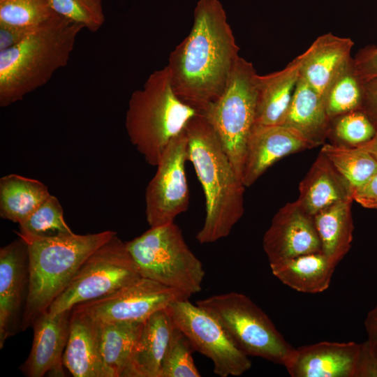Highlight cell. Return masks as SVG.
<instances>
[{"mask_svg":"<svg viewBox=\"0 0 377 377\" xmlns=\"http://www.w3.org/2000/svg\"><path fill=\"white\" fill-rule=\"evenodd\" d=\"M239 50L220 1L199 0L191 29L166 66L176 94L200 112L223 93Z\"/></svg>","mask_w":377,"mask_h":377,"instance_id":"6da1fadb","label":"cell"},{"mask_svg":"<svg viewBox=\"0 0 377 377\" xmlns=\"http://www.w3.org/2000/svg\"><path fill=\"white\" fill-rule=\"evenodd\" d=\"M188 161L195 169L205 199V216L196 235L200 244L226 237L244 212L245 186L235 172L218 135L198 113L186 128Z\"/></svg>","mask_w":377,"mask_h":377,"instance_id":"7a4b0ae2","label":"cell"},{"mask_svg":"<svg viewBox=\"0 0 377 377\" xmlns=\"http://www.w3.org/2000/svg\"><path fill=\"white\" fill-rule=\"evenodd\" d=\"M83 29L57 15L17 45L0 51V106L22 100L66 66Z\"/></svg>","mask_w":377,"mask_h":377,"instance_id":"3957f363","label":"cell"},{"mask_svg":"<svg viewBox=\"0 0 377 377\" xmlns=\"http://www.w3.org/2000/svg\"><path fill=\"white\" fill-rule=\"evenodd\" d=\"M198 113L176 94L165 66L151 73L143 87L131 94L125 128L146 162L156 166L169 142Z\"/></svg>","mask_w":377,"mask_h":377,"instance_id":"277c9868","label":"cell"},{"mask_svg":"<svg viewBox=\"0 0 377 377\" xmlns=\"http://www.w3.org/2000/svg\"><path fill=\"white\" fill-rule=\"evenodd\" d=\"M117 233L112 230L73 233L27 243L29 288L21 331L47 311L84 260Z\"/></svg>","mask_w":377,"mask_h":377,"instance_id":"5b68a950","label":"cell"},{"mask_svg":"<svg viewBox=\"0 0 377 377\" xmlns=\"http://www.w3.org/2000/svg\"><path fill=\"white\" fill-rule=\"evenodd\" d=\"M126 245L142 277L188 297L201 290L205 274L202 264L174 222L150 227Z\"/></svg>","mask_w":377,"mask_h":377,"instance_id":"8992f818","label":"cell"},{"mask_svg":"<svg viewBox=\"0 0 377 377\" xmlns=\"http://www.w3.org/2000/svg\"><path fill=\"white\" fill-rule=\"evenodd\" d=\"M195 304L214 316L237 348L249 357H261L286 368L293 361L296 348L246 295L230 292L198 300Z\"/></svg>","mask_w":377,"mask_h":377,"instance_id":"52a82bcc","label":"cell"},{"mask_svg":"<svg viewBox=\"0 0 377 377\" xmlns=\"http://www.w3.org/2000/svg\"><path fill=\"white\" fill-rule=\"evenodd\" d=\"M258 74L239 57L223 93L199 113L215 131L242 179L248 139L255 124Z\"/></svg>","mask_w":377,"mask_h":377,"instance_id":"ba28073f","label":"cell"},{"mask_svg":"<svg viewBox=\"0 0 377 377\" xmlns=\"http://www.w3.org/2000/svg\"><path fill=\"white\" fill-rule=\"evenodd\" d=\"M140 277L126 243L116 234L84 260L47 312L71 310L79 304L112 294Z\"/></svg>","mask_w":377,"mask_h":377,"instance_id":"9c48e42d","label":"cell"},{"mask_svg":"<svg viewBox=\"0 0 377 377\" xmlns=\"http://www.w3.org/2000/svg\"><path fill=\"white\" fill-rule=\"evenodd\" d=\"M165 310L195 351L212 360L216 375L239 376L251 369L249 357L237 348L219 321L206 310L193 304L188 298L172 302Z\"/></svg>","mask_w":377,"mask_h":377,"instance_id":"30bf717a","label":"cell"},{"mask_svg":"<svg viewBox=\"0 0 377 377\" xmlns=\"http://www.w3.org/2000/svg\"><path fill=\"white\" fill-rule=\"evenodd\" d=\"M188 161L186 130L168 145L145 192V214L150 227L174 222L189 205V190L185 173Z\"/></svg>","mask_w":377,"mask_h":377,"instance_id":"8fae6325","label":"cell"},{"mask_svg":"<svg viewBox=\"0 0 377 377\" xmlns=\"http://www.w3.org/2000/svg\"><path fill=\"white\" fill-rule=\"evenodd\" d=\"M188 297L181 291L141 276L112 294L73 308L99 322H144L172 302Z\"/></svg>","mask_w":377,"mask_h":377,"instance_id":"7c38bea8","label":"cell"},{"mask_svg":"<svg viewBox=\"0 0 377 377\" xmlns=\"http://www.w3.org/2000/svg\"><path fill=\"white\" fill-rule=\"evenodd\" d=\"M29 288L27 243L19 237L0 249V348L21 331Z\"/></svg>","mask_w":377,"mask_h":377,"instance_id":"4fadbf2b","label":"cell"},{"mask_svg":"<svg viewBox=\"0 0 377 377\" xmlns=\"http://www.w3.org/2000/svg\"><path fill=\"white\" fill-rule=\"evenodd\" d=\"M263 247L269 264L321 252L313 216L297 201L286 204L272 218L263 236Z\"/></svg>","mask_w":377,"mask_h":377,"instance_id":"5bb4252c","label":"cell"},{"mask_svg":"<svg viewBox=\"0 0 377 377\" xmlns=\"http://www.w3.org/2000/svg\"><path fill=\"white\" fill-rule=\"evenodd\" d=\"M71 313V310L54 314L47 311L35 320L31 349L20 367L24 376H64L63 355L69 334Z\"/></svg>","mask_w":377,"mask_h":377,"instance_id":"9a60e30c","label":"cell"},{"mask_svg":"<svg viewBox=\"0 0 377 377\" xmlns=\"http://www.w3.org/2000/svg\"><path fill=\"white\" fill-rule=\"evenodd\" d=\"M361 343L321 341L296 348L292 377H357Z\"/></svg>","mask_w":377,"mask_h":377,"instance_id":"2e32d148","label":"cell"},{"mask_svg":"<svg viewBox=\"0 0 377 377\" xmlns=\"http://www.w3.org/2000/svg\"><path fill=\"white\" fill-rule=\"evenodd\" d=\"M307 149L304 140L282 125L254 124L246 144L242 183L245 187L251 186L283 157Z\"/></svg>","mask_w":377,"mask_h":377,"instance_id":"e0dca14e","label":"cell"},{"mask_svg":"<svg viewBox=\"0 0 377 377\" xmlns=\"http://www.w3.org/2000/svg\"><path fill=\"white\" fill-rule=\"evenodd\" d=\"M63 364L74 377H114L101 354L97 322L74 308Z\"/></svg>","mask_w":377,"mask_h":377,"instance_id":"ac0fdd59","label":"cell"},{"mask_svg":"<svg viewBox=\"0 0 377 377\" xmlns=\"http://www.w3.org/2000/svg\"><path fill=\"white\" fill-rule=\"evenodd\" d=\"M354 43L349 38L327 33L318 37L297 57L300 77L324 100L325 92L345 64L352 58Z\"/></svg>","mask_w":377,"mask_h":377,"instance_id":"d6986e66","label":"cell"},{"mask_svg":"<svg viewBox=\"0 0 377 377\" xmlns=\"http://www.w3.org/2000/svg\"><path fill=\"white\" fill-rule=\"evenodd\" d=\"M174 327L165 309L150 316L144 322L121 377H160L162 362Z\"/></svg>","mask_w":377,"mask_h":377,"instance_id":"ffe728a7","label":"cell"},{"mask_svg":"<svg viewBox=\"0 0 377 377\" xmlns=\"http://www.w3.org/2000/svg\"><path fill=\"white\" fill-rule=\"evenodd\" d=\"M299 191L296 201L312 216L337 202L353 200L352 186L321 151L301 181Z\"/></svg>","mask_w":377,"mask_h":377,"instance_id":"44dd1931","label":"cell"},{"mask_svg":"<svg viewBox=\"0 0 377 377\" xmlns=\"http://www.w3.org/2000/svg\"><path fill=\"white\" fill-rule=\"evenodd\" d=\"M330 122L323 98L300 76L281 125L297 133L311 149L325 144Z\"/></svg>","mask_w":377,"mask_h":377,"instance_id":"7402d4cb","label":"cell"},{"mask_svg":"<svg viewBox=\"0 0 377 377\" xmlns=\"http://www.w3.org/2000/svg\"><path fill=\"white\" fill-rule=\"evenodd\" d=\"M300 76L297 57L281 71L258 75L255 124H281Z\"/></svg>","mask_w":377,"mask_h":377,"instance_id":"603a6c76","label":"cell"},{"mask_svg":"<svg viewBox=\"0 0 377 377\" xmlns=\"http://www.w3.org/2000/svg\"><path fill=\"white\" fill-rule=\"evenodd\" d=\"M270 269L284 285L304 293L326 290L337 265L322 252L301 255L269 264Z\"/></svg>","mask_w":377,"mask_h":377,"instance_id":"cb8c5ba5","label":"cell"},{"mask_svg":"<svg viewBox=\"0 0 377 377\" xmlns=\"http://www.w3.org/2000/svg\"><path fill=\"white\" fill-rule=\"evenodd\" d=\"M353 200L332 205L313 216L321 252L337 265L349 251L353 242Z\"/></svg>","mask_w":377,"mask_h":377,"instance_id":"d4e9b609","label":"cell"},{"mask_svg":"<svg viewBox=\"0 0 377 377\" xmlns=\"http://www.w3.org/2000/svg\"><path fill=\"white\" fill-rule=\"evenodd\" d=\"M41 182L17 174L0 179V216L18 224L28 219L50 195Z\"/></svg>","mask_w":377,"mask_h":377,"instance_id":"484cf974","label":"cell"},{"mask_svg":"<svg viewBox=\"0 0 377 377\" xmlns=\"http://www.w3.org/2000/svg\"><path fill=\"white\" fill-rule=\"evenodd\" d=\"M96 322L103 360L114 377H121L145 321Z\"/></svg>","mask_w":377,"mask_h":377,"instance_id":"4316f807","label":"cell"},{"mask_svg":"<svg viewBox=\"0 0 377 377\" xmlns=\"http://www.w3.org/2000/svg\"><path fill=\"white\" fill-rule=\"evenodd\" d=\"M364 99V82L360 77L352 57L329 85L324 102L327 113L332 119L340 114L362 110Z\"/></svg>","mask_w":377,"mask_h":377,"instance_id":"83f0119b","label":"cell"},{"mask_svg":"<svg viewBox=\"0 0 377 377\" xmlns=\"http://www.w3.org/2000/svg\"><path fill=\"white\" fill-rule=\"evenodd\" d=\"M320 151L355 189L377 172V161L360 147L324 144Z\"/></svg>","mask_w":377,"mask_h":377,"instance_id":"f1b7e54d","label":"cell"},{"mask_svg":"<svg viewBox=\"0 0 377 377\" xmlns=\"http://www.w3.org/2000/svg\"><path fill=\"white\" fill-rule=\"evenodd\" d=\"M18 237L27 243L74 233L66 223L59 200L50 195L24 222L19 224Z\"/></svg>","mask_w":377,"mask_h":377,"instance_id":"f546056e","label":"cell"},{"mask_svg":"<svg viewBox=\"0 0 377 377\" xmlns=\"http://www.w3.org/2000/svg\"><path fill=\"white\" fill-rule=\"evenodd\" d=\"M57 15L49 0H0V24L36 29Z\"/></svg>","mask_w":377,"mask_h":377,"instance_id":"4dcf8cb0","label":"cell"},{"mask_svg":"<svg viewBox=\"0 0 377 377\" xmlns=\"http://www.w3.org/2000/svg\"><path fill=\"white\" fill-rule=\"evenodd\" d=\"M376 132V124L363 110H357L332 118L328 138L334 144L357 147L371 140Z\"/></svg>","mask_w":377,"mask_h":377,"instance_id":"1f68e13d","label":"cell"},{"mask_svg":"<svg viewBox=\"0 0 377 377\" xmlns=\"http://www.w3.org/2000/svg\"><path fill=\"white\" fill-rule=\"evenodd\" d=\"M195 351L187 337L175 326L164 355L160 377H200L192 353Z\"/></svg>","mask_w":377,"mask_h":377,"instance_id":"d6a6232c","label":"cell"},{"mask_svg":"<svg viewBox=\"0 0 377 377\" xmlns=\"http://www.w3.org/2000/svg\"><path fill=\"white\" fill-rule=\"evenodd\" d=\"M54 11L92 33L105 21L102 0H49Z\"/></svg>","mask_w":377,"mask_h":377,"instance_id":"836d02e7","label":"cell"},{"mask_svg":"<svg viewBox=\"0 0 377 377\" xmlns=\"http://www.w3.org/2000/svg\"><path fill=\"white\" fill-rule=\"evenodd\" d=\"M356 71L364 82L377 77V46L372 45L361 48L353 57Z\"/></svg>","mask_w":377,"mask_h":377,"instance_id":"e575fe53","label":"cell"},{"mask_svg":"<svg viewBox=\"0 0 377 377\" xmlns=\"http://www.w3.org/2000/svg\"><path fill=\"white\" fill-rule=\"evenodd\" d=\"M357 377H377V340L361 343Z\"/></svg>","mask_w":377,"mask_h":377,"instance_id":"d590c367","label":"cell"},{"mask_svg":"<svg viewBox=\"0 0 377 377\" xmlns=\"http://www.w3.org/2000/svg\"><path fill=\"white\" fill-rule=\"evenodd\" d=\"M353 199L363 207L377 209V172L362 186L353 189Z\"/></svg>","mask_w":377,"mask_h":377,"instance_id":"8d00e7d4","label":"cell"},{"mask_svg":"<svg viewBox=\"0 0 377 377\" xmlns=\"http://www.w3.org/2000/svg\"><path fill=\"white\" fill-rule=\"evenodd\" d=\"M34 30L0 24V51L17 45Z\"/></svg>","mask_w":377,"mask_h":377,"instance_id":"74e56055","label":"cell"},{"mask_svg":"<svg viewBox=\"0 0 377 377\" xmlns=\"http://www.w3.org/2000/svg\"><path fill=\"white\" fill-rule=\"evenodd\" d=\"M362 110L375 124L377 123V77L364 82V99Z\"/></svg>","mask_w":377,"mask_h":377,"instance_id":"f35d334b","label":"cell"},{"mask_svg":"<svg viewBox=\"0 0 377 377\" xmlns=\"http://www.w3.org/2000/svg\"><path fill=\"white\" fill-rule=\"evenodd\" d=\"M365 330L367 334V339L370 341L377 340V304L371 309L364 320Z\"/></svg>","mask_w":377,"mask_h":377,"instance_id":"ab89813d","label":"cell"},{"mask_svg":"<svg viewBox=\"0 0 377 377\" xmlns=\"http://www.w3.org/2000/svg\"><path fill=\"white\" fill-rule=\"evenodd\" d=\"M376 132L374 136L373 137V138L369 142H367V143L357 147H360L368 151L377 161V123L376 124Z\"/></svg>","mask_w":377,"mask_h":377,"instance_id":"60d3db41","label":"cell"}]
</instances>
